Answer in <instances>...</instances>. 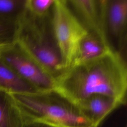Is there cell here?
<instances>
[{"label":"cell","mask_w":127,"mask_h":127,"mask_svg":"<svg viewBox=\"0 0 127 127\" xmlns=\"http://www.w3.org/2000/svg\"><path fill=\"white\" fill-rule=\"evenodd\" d=\"M55 89L76 104L95 95L112 97L126 103V60L111 51L94 60L72 65L56 80Z\"/></svg>","instance_id":"6da1fadb"},{"label":"cell","mask_w":127,"mask_h":127,"mask_svg":"<svg viewBox=\"0 0 127 127\" xmlns=\"http://www.w3.org/2000/svg\"><path fill=\"white\" fill-rule=\"evenodd\" d=\"M24 125L38 122L58 127H88L92 124L77 106L55 89L11 94Z\"/></svg>","instance_id":"7a4b0ae2"},{"label":"cell","mask_w":127,"mask_h":127,"mask_svg":"<svg viewBox=\"0 0 127 127\" xmlns=\"http://www.w3.org/2000/svg\"><path fill=\"white\" fill-rule=\"evenodd\" d=\"M52 10L38 16L26 7L18 23L15 41L56 81L64 68L54 33Z\"/></svg>","instance_id":"3957f363"},{"label":"cell","mask_w":127,"mask_h":127,"mask_svg":"<svg viewBox=\"0 0 127 127\" xmlns=\"http://www.w3.org/2000/svg\"><path fill=\"white\" fill-rule=\"evenodd\" d=\"M52 21L65 70L72 65L79 44L87 31L71 11L66 0H55Z\"/></svg>","instance_id":"277c9868"},{"label":"cell","mask_w":127,"mask_h":127,"mask_svg":"<svg viewBox=\"0 0 127 127\" xmlns=\"http://www.w3.org/2000/svg\"><path fill=\"white\" fill-rule=\"evenodd\" d=\"M0 58L37 91L55 89V80L16 41L0 47Z\"/></svg>","instance_id":"5b68a950"},{"label":"cell","mask_w":127,"mask_h":127,"mask_svg":"<svg viewBox=\"0 0 127 127\" xmlns=\"http://www.w3.org/2000/svg\"><path fill=\"white\" fill-rule=\"evenodd\" d=\"M104 29L111 50L126 60L127 0H105Z\"/></svg>","instance_id":"8992f818"},{"label":"cell","mask_w":127,"mask_h":127,"mask_svg":"<svg viewBox=\"0 0 127 127\" xmlns=\"http://www.w3.org/2000/svg\"><path fill=\"white\" fill-rule=\"evenodd\" d=\"M66 1L87 32L96 33L106 40L104 29L105 0H66Z\"/></svg>","instance_id":"52a82bcc"},{"label":"cell","mask_w":127,"mask_h":127,"mask_svg":"<svg viewBox=\"0 0 127 127\" xmlns=\"http://www.w3.org/2000/svg\"><path fill=\"white\" fill-rule=\"evenodd\" d=\"M75 105L93 125L98 127L109 114L123 105L117 100L102 95L90 96L79 101Z\"/></svg>","instance_id":"ba28073f"},{"label":"cell","mask_w":127,"mask_h":127,"mask_svg":"<svg viewBox=\"0 0 127 127\" xmlns=\"http://www.w3.org/2000/svg\"><path fill=\"white\" fill-rule=\"evenodd\" d=\"M111 51L105 38L96 33L87 32L79 44L70 66L94 60Z\"/></svg>","instance_id":"9c48e42d"},{"label":"cell","mask_w":127,"mask_h":127,"mask_svg":"<svg viewBox=\"0 0 127 127\" xmlns=\"http://www.w3.org/2000/svg\"><path fill=\"white\" fill-rule=\"evenodd\" d=\"M0 91L16 94L37 91L23 80L0 58Z\"/></svg>","instance_id":"30bf717a"},{"label":"cell","mask_w":127,"mask_h":127,"mask_svg":"<svg viewBox=\"0 0 127 127\" xmlns=\"http://www.w3.org/2000/svg\"><path fill=\"white\" fill-rule=\"evenodd\" d=\"M26 9V0H0V19L18 24Z\"/></svg>","instance_id":"8fae6325"},{"label":"cell","mask_w":127,"mask_h":127,"mask_svg":"<svg viewBox=\"0 0 127 127\" xmlns=\"http://www.w3.org/2000/svg\"><path fill=\"white\" fill-rule=\"evenodd\" d=\"M18 24L0 19V48L16 41Z\"/></svg>","instance_id":"7c38bea8"},{"label":"cell","mask_w":127,"mask_h":127,"mask_svg":"<svg viewBox=\"0 0 127 127\" xmlns=\"http://www.w3.org/2000/svg\"><path fill=\"white\" fill-rule=\"evenodd\" d=\"M55 0H26V7L32 13L42 16L49 13Z\"/></svg>","instance_id":"4fadbf2b"},{"label":"cell","mask_w":127,"mask_h":127,"mask_svg":"<svg viewBox=\"0 0 127 127\" xmlns=\"http://www.w3.org/2000/svg\"><path fill=\"white\" fill-rule=\"evenodd\" d=\"M24 127H58L48 124L38 122H32L26 123Z\"/></svg>","instance_id":"5bb4252c"},{"label":"cell","mask_w":127,"mask_h":127,"mask_svg":"<svg viewBox=\"0 0 127 127\" xmlns=\"http://www.w3.org/2000/svg\"><path fill=\"white\" fill-rule=\"evenodd\" d=\"M98 127V126H96L92 125H91V126H89V127Z\"/></svg>","instance_id":"9a60e30c"}]
</instances>
